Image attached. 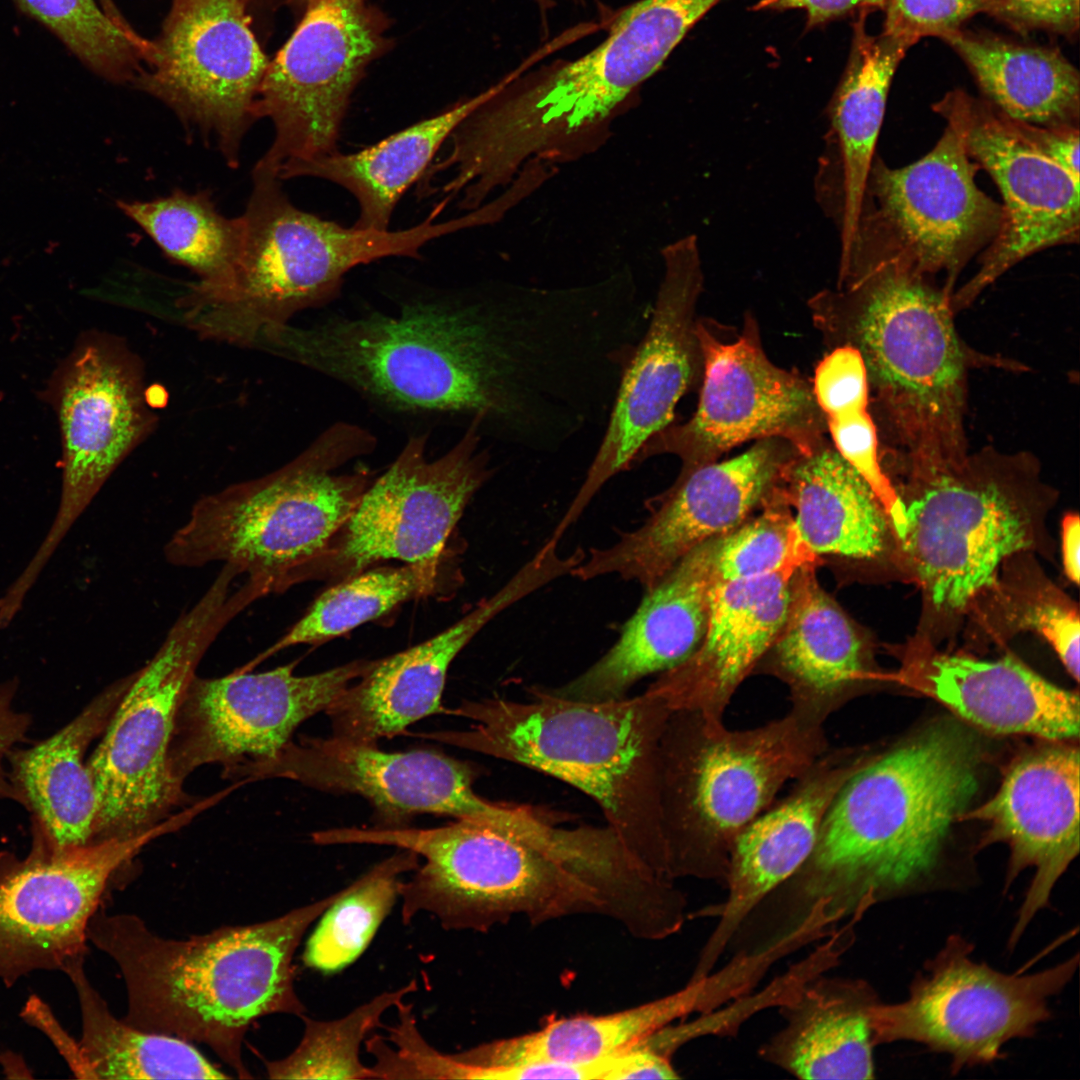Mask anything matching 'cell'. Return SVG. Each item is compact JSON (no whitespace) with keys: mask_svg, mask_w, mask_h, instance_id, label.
<instances>
[{"mask_svg":"<svg viewBox=\"0 0 1080 1080\" xmlns=\"http://www.w3.org/2000/svg\"><path fill=\"white\" fill-rule=\"evenodd\" d=\"M279 352L401 415L480 419L521 448L564 389L567 336L548 305L415 301L394 314L284 326Z\"/></svg>","mask_w":1080,"mask_h":1080,"instance_id":"obj_1","label":"cell"},{"mask_svg":"<svg viewBox=\"0 0 1080 1080\" xmlns=\"http://www.w3.org/2000/svg\"><path fill=\"white\" fill-rule=\"evenodd\" d=\"M979 760L975 742L950 725L872 756L834 797L807 860L762 901L768 926L819 939L874 904L929 890L951 825L977 790Z\"/></svg>","mask_w":1080,"mask_h":1080,"instance_id":"obj_2","label":"cell"},{"mask_svg":"<svg viewBox=\"0 0 1080 1080\" xmlns=\"http://www.w3.org/2000/svg\"><path fill=\"white\" fill-rule=\"evenodd\" d=\"M249 925L223 926L187 939L165 938L132 913L91 917L87 939L118 966L128 1024L208 1046L242 1079L250 1027L271 1014L300 1017L294 954L309 926L342 894Z\"/></svg>","mask_w":1080,"mask_h":1080,"instance_id":"obj_3","label":"cell"},{"mask_svg":"<svg viewBox=\"0 0 1080 1080\" xmlns=\"http://www.w3.org/2000/svg\"><path fill=\"white\" fill-rule=\"evenodd\" d=\"M951 295L897 256L859 251L835 289L808 307L829 348L849 345L864 361L869 393L908 466L956 463L967 454L968 348Z\"/></svg>","mask_w":1080,"mask_h":1080,"instance_id":"obj_4","label":"cell"},{"mask_svg":"<svg viewBox=\"0 0 1080 1080\" xmlns=\"http://www.w3.org/2000/svg\"><path fill=\"white\" fill-rule=\"evenodd\" d=\"M528 690V702L488 698L445 709L474 724L419 736L517 763L581 790L598 804L631 854L669 879L659 750L671 709L647 690L603 702L562 698L540 687Z\"/></svg>","mask_w":1080,"mask_h":1080,"instance_id":"obj_5","label":"cell"},{"mask_svg":"<svg viewBox=\"0 0 1080 1080\" xmlns=\"http://www.w3.org/2000/svg\"><path fill=\"white\" fill-rule=\"evenodd\" d=\"M375 445L368 430L337 423L280 469L200 497L165 544V560L222 563L269 594L301 583L371 483L367 472L336 471Z\"/></svg>","mask_w":1080,"mask_h":1080,"instance_id":"obj_6","label":"cell"},{"mask_svg":"<svg viewBox=\"0 0 1080 1080\" xmlns=\"http://www.w3.org/2000/svg\"><path fill=\"white\" fill-rule=\"evenodd\" d=\"M824 722L790 709L748 730L672 711L659 750L667 875L725 886L733 844L789 780L828 750Z\"/></svg>","mask_w":1080,"mask_h":1080,"instance_id":"obj_7","label":"cell"},{"mask_svg":"<svg viewBox=\"0 0 1080 1080\" xmlns=\"http://www.w3.org/2000/svg\"><path fill=\"white\" fill-rule=\"evenodd\" d=\"M253 181L235 263L193 283L180 301L203 336L269 341L297 312L333 299L351 269L402 253L398 231L344 227L294 206L281 180L253 173Z\"/></svg>","mask_w":1080,"mask_h":1080,"instance_id":"obj_8","label":"cell"},{"mask_svg":"<svg viewBox=\"0 0 1080 1080\" xmlns=\"http://www.w3.org/2000/svg\"><path fill=\"white\" fill-rule=\"evenodd\" d=\"M898 537L931 608L960 613L1001 563L1032 548L1049 489L1032 455L985 448L956 463L908 466Z\"/></svg>","mask_w":1080,"mask_h":1080,"instance_id":"obj_9","label":"cell"},{"mask_svg":"<svg viewBox=\"0 0 1080 1080\" xmlns=\"http://www.w3.org/2000/svg\"><path fill=\"white\" fill-rule=\"evenodd\" d=\"M223 566L200 599L178 617L150 661L130 674L103 738L87 762L96 797L93 842L144 833L185 800L170 770L178 708L196 669L224 628L259 600L256 588L235 586Z\"/></svg>","mask_w":1080,"mask_h":1080,"instance_id":"obj_10","label":"cell"},{"mask_svg":"<svg viewBox=\"0 0 1080 1080\" xmlns=\"http://www.w3.org/2000/svg\"><path fill=\"white\" fill-rule=\"evenodd\" d=\"M320 845L375 844L410 850L424 864L399 897L404 924L420 912L446 930L487 931L515 915L534 922L604 911L598 891L529 842L484 821L437 828L345 827L312 834Z\"/></svg>","mask_w":1080,"mask_h":1080,"instance_id":"obj_11","label":"cell"},{"mask_svg":"<svg viewBox=\"0 0 1080 1080\" xmlns=\"http://www.w3.org/2000/svg\"><path fill=\"white\" fill-rule=\"evenodd\" d=\"M720 1L640 0L630 5L589 53L516 88L504 87L489 108L496 136L523 161H560L579 152Z\"/></svg>","mask_w":1080,"mask_h":1080,"instance_id":"obj_12","label":"cell"},{"mask_svg":"<svg viewBox=\"0 0 1080 1080\" xmlns=\"http://www.w3.org/2000/svg\"><path fill=\"white\" fill-rule=\"evenodd\" d=\"M973 944L951 935L912 980L904 1001L872 1011L875 1046L924 1045L951 1059V1072L993 1063L1014 1039L1051 1017L1049 1002L1071 981L1079 956L1030 974H1006L972 959Z\"/></svg>","mask_w":1080,"mask_h":1080,"instance_id":"obj_13","label":"cell"},{"mask_svg":"<svg viewBox=\"0 0 1080 1080\" xmlns=\"http://www.w3.org/2000/svg\"><path fill=\"white\" fill-rule=\"evenodd\" d=\"M481 421H470L461 439L429 460L427 435L409 439L399 456L371 482L301 582L343 580L383 560L439 564L446 542L473 496L493 474L481 449Z\"/></svg>","mask_w":1080,"mask_h":1080,"instance_id":"obj_14","label":"cell"},{"mask_svg":"<svg viewBox=\"0 0 1080 1080\" xmlns=\"http://www.w3.org/2000/svg\"><path fill=\"white\" fill-rule=\"evenodd\" d=\"M979 168L949 125L926 155L907 166L891 168L875 155L851 247H880L921 275H942L952 296L964 267L1004 222L1002 204L976 184Z\"/></svg>","mask_w":1080,"mask_h":1080,"instance_id":"obj_15","label":"cell"},{"mask_svg":"<svg viewBox=\"0 0 1080 1080\" xmlns=\"http://www.w3.org/2000/svg\"><path fill=\"white\" fill-rule=\"evenodd\" d=\"M696 331L703 358L697 409L685 423L670 424L652 436L633 465L672 454L682 469H691L717 461L744 442L766 438L786 440L801 454L828 443L812 385L767 357L751 315L735 339L718 335L704 321L697 322Z\"/></svg>","mask_w":1080,"mask_h":1080,"instance_id":"obj_16","label":"cell"},{"mask_svg":"<svg viewBox=\"0 0 1080 1080\" xmlns=\"http://www.w3.org/2000/svg\"><path fill=\"white\" fill-rule=\"evenodd\" d=\"M368 0H308L297 29L268 64L255 104L274 139L253 172L282 175L337 151L354 87L382 47V25Z\"/></svg>","mask_w":1080,"mask_h":1080,"instance_id":"obj_17","label":"cell"},{"mask_svg":"<svg viewBox=\"0 0 1080 1080\" xmlns=\"http://www.w3.org/2000/svg\"><path fill=\"white\" fill-rule=\"evenodd\" d=\"M172 815L126 838L80 846L53 844L39 829L22 860L0 855V979L6 987L39 970L85 959L88 923L113 874L141 849L178 830Z\"/></svg>","mask_w":1080,"mask_h":1080,"instance_id":"obj_18","label":"cell"},{"mask_svg":"<svg viewBox=\"0 0 1080 1080\" xmlns=\"http://www.w3.org/2000/svg\"><path fill=\"white\" fill-rule=\"evenodd\" d=\"M662 258L648 327L623 370L598 451L560 519L564 526L579 519L605 483L632 467L642 446L672 423L679 400L702 379L696 307L704 274L697 237L668 244Z\"/></svg>","mask_w":1080,"mask_h":1080,"instance_id":"obj_19","label":"cell"},{"mask_svg":"<svg viewBox=\"0 0 1080 1080\" xmlns=\"http://www.w3.org/2000/svg\"><path fill=\"white\" fill-rule=\"evenodd\" d=\"M134 81L180 119L213 137L230 166L256 120L268 62L242 0H174Z\"/></svg>","mask_w":1080,"mask_h":1080,"instance_id":"obj_20","label":"cell"},{"mask_svg":"<svg viewBox=\"0 0 1080 1080\" xmlns=\"http://www.w3.org/2000/svg\"><path fill=\"white\" fill-rule=\"evenodd\" d=\"M960 136L968 155L996 183L1004 222L981 253L977 272L954 291L951 307H969L988 286L1027 257L1079 242V179L1028 145L1008 117L983 97L955 88L932 105Z\"/></svg>","mask_w":1080,"mask_h":1080,"instance_id":"obj_21","label":"cell"},{"mask_svg":"<svg viewBox=\"0 0 1080 1080\" xmlns=\"http://www.w3.org/2000/svg\"><path fill=\"white\" fill-rule=\"evenodd\" d=\"M798 453L780 438L757 440L742 454L682 469L653 499L648 518L607 547L592 548L572 572L582 581L616 575L651 589L701 543L726 535L776 493Z\"/></svg>","mask_w":1080,"mask_h":1080,"instance_id":"obj_22","label":"cell"},{"mask_svg":"<svg viewBox=\"0 0 1080 1080\" xmlns=\"http://www.w3.org/2000/svg\"><path fill=\"white\" fill-rule=\"evenodd\" d=\"M356 660L308 676L293 662L262 673L237 670L219 678L195 676L176 715L169 748L174 780L206 764L225 771L275 755L305 720L330 704L371 666Z\"/></svg>","mask_w":1080,"mask_h":1080,"instance_id":"obj_23","label":"cell"},{"mask_svg":"<svg viewBox=\"0 0 1080 1080\" xmlns=\"http://www.w3.org/2000/svg\"><path fill=\"white\" fill-rule=\"evenodd\" d=\"M53 398L63 455L56 516L35 554L9 586L25 598L70 528L151 424L140 383L110 343L78 345L57 372Z\"/></svg>","mask_w":1080,"mask_h":1080,"instance_id":"obj_24","label":"cell"},{"mask_svg":"<svg viewBox=\"0 0 1080 1080\" xmlns=\"http://www.w3.org/2000/svg\"><path fill=\"white\" fill-rule=\"evenodd\" d=\"M245 781L286 778L312 788L358 794L375 809L378 827H402L422 813L492 820L498 803L473 789L472 764L428 750L386 752L337 736L302 737L275 755L225 772Z\"/></svg>","mask_w":1080,"mask_h":1080,"instance_id":"obj_25","label":"cell"},{"mask_svg":"<svg viewBox=\"0 0 1080 1080\" xmlns=\"http://www.w3.org/2000/svg\"><path fill=\"white\" fill-rule=\"evenodd\" d=\"M1020 755L992 798L965 815L987 824L982 845L1006 843L1005 890L1025 869L1034 876L1018 910L1008 946L1050 904L1052 891L1076 858L1079 838V749L1052 741Z\"/></svg>","mask_w":1080,"mask_h":1080,"instance_id":"obj_26","label":"cell"},{"mask_svg":"<svg viewBox=\"0 0 1080 1080\" xmlns=\"http://www.w3.org/2000/svg\"><path fill=\"white\" fill-rule=\"evenodd\" d=\"M870 758L850 748L827 750L796 778L782 802L740 832L729 859L724 886L728 894L714 913L719 920L700 952L693 978L712 973L748 915L807 860L834 797Z\"/></svg>","mask_w":1080,"mask_h":1080,"instance_id":"obj_27","label":"cell"},{"mask_svg":"<svg viewBox=\"0 0 1080 1080\" xmlns=\"http://www.w3.org/2000/svg\"><path fill=\"white\" fill-rule=\"evenodd\" d=\"M542 584L538 570L524 564L496 592L444 631L372 661L360 680L325 710L334 736L376 744L423 717L445 712L441 698L452 661L491 620Z\"/></svg>","mask_w":1080,"mask_h":1080,"instance_id":"obj_28","label":"cell"},{"mask_svg":"<svg viewBox=\"0 0 1080 1080\" xmlns=\"http://www.w3.org/2000/svg\"><path fill=\"white\" fill-rule=\"evenodd\" d=\"M723 536L698 545L646 590L618 639L596 662L562 686L545 689L578 701L619 700L638 681L688 658L707 628Z\"/></svg>","mask_w":1080,"mask_h":1080,"instance_id":"obj_29","label":"cell"},{"mask_svg":"<svg viewBox=\"0 0 1080 1080\" xmlns=\"http://www.w3.org/2000/svg\"><path fill=\"white\" fill-rule=\"evenodd\" d=\"M897 680L994 733L1048 741L1079 735L1078 692L1052 684L1012 657L980 660L916 644L907 649Z\"/></svg>","mask_w":1080,"mask_h":1080,"instance_id":"obj_30","label":"cell"},{"mask_svg":"<svg viewBox=\"0 0 1080 1080\" xmlns=\"http://www.w3.org/2000/svg\"><path fill=\"white\" fill-rule=\"evenodd\" d=\"M795 572L716 585L705 634L694 652L647 689L671 711L722 723L731 698L755 671L782 627Z\"/></svg>","mask_w":1080,"mask_h":1080,"instance_id":"obj_31","label":"cell"},{"mask_svg":"<svg viewBox=\"0 0 1080 1080\" xmlns=\"http://www.w3.org/2000/svg\"><path fill=\"white\" fill-rule=\"evenodd\" d=\"M816 568L795 571L786 618L755 671L786 684L792 709L825 722L873 671L864 634L820 586Z\"/></svg>","mask_w":1080,"mask_h":1080,"instance_id":"obj_32","label":"cell"},{"mask_svg":"<svg viewBox=\"0 0 1080 1080\" xmlns=\"http://www.w3.org/2000/svg\"><path fill=\"white\" fill-rule=\"evenodd\" d=\"M859 11L852 23L847 64L828 107L829 168L832 184L824 188V204L837 223L840 251L849 249L855 237L869 171L884 119L888 94L908 42L883 32L871 34L867 18Z\"/></svg>","mask_w":1080,"mask_h":1080,"instance_id":"obj_33","label":"cell"},{"mask_svg":"<svg viewBox=\"0 0 1080 1080\" xmlns=\"http://www.w3.org/2000/svg\"><path fill=\"white\" fill-rule=\"evenodd\" d=\"M879 1002L863 979L816 975L779 1005L784 1025L759 1056L800 1079H872L871 1016Z\"/></svg>","mask_w":1080,"mask_h":1080,"instance_id":"obj_34","label":"cell"},{"mask_svg":"<svg viewBox=\"0 0 1080 1080\" xmlns=\"http://www.w3.org/2000/svg\"><path fill=\"white\" fill-rule=\"evenodd\" d=\"M130 680L114 682L72 721L46 740L10 754V781L32 810L38 828L55 845L93 842L97 797L84 755L101 735Z\"/></svg>","mask_w":1080,"mask_h":1080,"instance_id":"obj_35","label":"cell"},{"mask_svg":"<svg viewBox=\"0 0 1080 1080\" xmlns=\"http://www.w3.org/2000/svg\"><path fill=\"white\" fill-rule=\"evenodd\" d=\"M717 991L708 978L637 1007L607 1015L553 1020L540 1030L496 1040L457 1053L471 1079L487 1068L520 1063L584 1065L635 1046L676 1019L716 1007Z\"/></svg>","mask_w":1080,"mask_h":1080,"instance_id":"obj_36","label":"cell"},{"mask_svg":"<svg viewBox=\"0 0 1080 1080\" xmlns=\"http://www.w3.org/2000/svg\"><path fill=\"white\" fill-rule=\"evenodd\" d=\"M782 488L802 542L819 560H873L886 551L891 526L881 501L828 443L798 452Z\"/></svg>","mask_w":1080,"mask_h":1080,"instance_id":"obj_37","label":"cell"},{"mask_svg":"<svg viewBox=\"0 0 1080 1080\" xmlns=\"http://www.w3.org/2000/svg\"><path fill=\"white\" fill-rule=\"evenodd\" d=\"M941 40L962 59L983 98L1007 117L1079 128V73L1059 49L963 28Z\"/></svg>","mask_w":1080,"mask_h":1080,"instance_id":"obj_38","label":"cell"},{"mask_svg":"<svg viewBox=\"0 0 1080 1080\" xmlns=\"http://www.w3.org/2000/svg\"><path fill=\"white\" fill-rule=\"evenodd\" d=\"M503 85L458 103L354 153L338 150L287 169L282 180L315 177L335 183L356 199V228L387 230L393 211L407 189L424 175L455 128Z\"/></svg>","mask_w":1080,"mask_h":1080,"instance_id":"obj_39","label":"cell"},{"mask_svg":"<svg viewBox=\"0 0 1080 1080\" xmlns=\"http://www.w3.org/2000/svg\"><path fill=\"white\" fill-rule=\"evenodd\" d=\"M84 960L70 964L64 973L78 998L79 1041L94 1079L230 1078L192 1043L141 1030L115 1017L87 977Z\"/></svg>","mask_w":1080,"mask_h":1080,"instance_id":"obj_40","label":"cell"},{"mask_svg":"<svg viewBox=\"0 0 1080 1080\" xmlns=\"http://www.w3.org/2000/svg\"><path fill=\"white\" fill-rule=\"evenodd\" d=\"M439 564H405L362 571L324 591L280 639L241 669L250 671L277 652L320 644L376 619L397 605L434 592Z\"/></svg>","mask_w":1080,"mask_h":1080,"instance_id":"obj_41","label":"cell"},{"mask_svg":"<svg viewBox=\"0 0 1080 1080\" xmlns=\"http://www.w3.org/2000/svg\"><path fill=\"white\" fill-rule=\"evenodd\" d=\"M174 261L190 268L199 280L225 275L235 263L243 238V220L220 214L206 191H174L149 201L117 202Z\"/></svg>","mask_w":1080,"mask_h":1080,"instance_id":"obj_42","label":"cell"},{"mask_svg":"<svg viewBox=\"0 0 1080 1080\" xmlns=\"http://www.w3.org/2000/svg\"><path fill=\"white\" fill-rule=\"evenodd\" d=\"M418 858L402 849L343 888L306 942L302 955L305 966L334 973L354 962L395 905L400 875L415 870Z\"/></svg>","mask_w":1080,"mask_h":1080,"instance_id":"obj_43","label":"cell"},{"mask_svg":"<svg viewBox=\"0 0 1080 1080\" xmlns=\"http://www.w3.org/2000/svg\"><path fill=\"white\" fill-rule=\"evenodd\" d=\"M417 990L416 980L383 992L357 1007L346 1016L332 1021L300 1018L303 1036L288 1056L264 1060L271 1079H378L371 1067L360 1059V1047L368 1034L382 1028V1015L404 997Z\"/></svg>","mask_w":1080,"mask_h":1080,"instance_id":"obj_44","label":"cell"},{"mask_svg":"<svg viewBox=\"0 0 1080 1080\" xmlns=\"http://www.w3.org/2000/svg\"><path fill=\"white\" fill-rule=\"evenodd\" d=\"M83 63L116 82L134 80L148 48L95 0H15Z\"/></svg>","mask_w":1080,"mask_h":1080,"instance_id":"obj_45","label":"cell"},{"mask_svg":"<svg viewBox=\"0 0 1080 1080\" xmlns=\"http://www.w3.org/2000/svg\"><path fill=\"white\" fill-rule=\"evenodd\" d=\"M759 512L723 536L714 562L716 585L819 565L799 536L782 481Z\"/></svg>","mask_w":1080,"mask_h":1080,"instance_id":"obj_46","label":"cell"},{"mask_svg":"<svg viewBox=\"0 0 1080 1080\" xmlns=\"http://www.w3.org/2000/svg\"><path fill=\"white\" fill-rule=\"evenodd\" d=\"M1006 591L1005 615L1014 630L1039 634L1054 649L1074 680H1079L1080 624L1077 607L1041 580Z\"/></svg>","mask_w":1080,"mask_h":1080,"instance_id":"obj_47","label":"cell"},{"mask_svg":"<svg viewBox=\"0 0 1080 1080\" xmlns=\"http://www.w3.org/2000/svg\"><path fill=\"white\" fill-rule=\"evenodd\" d=\"M834 449L870 485L897 538L904 527L903 504L879 460L876 425L867 410L826 419Z\"/></svg>","mask_w":1080,"mask_h":1080,"instance_id":"obj_48","label":"cell"},{"mask_svg":"<svg viewBox=\"0 0 1080 1080\" xmlns=\"http://www.w3.org/2000/svg\"><path fill=\"white\" fill-rule=\"evenodd\" d=\"M987 0H887L881 32L914 46L925 37H944L962 29Z\"/></svg>","mask_w":1080,"mask_h":1080,"instance_id":"obj_49","label":"cell"},{"mask_svg":"<svg viewBox=\"0 0 1080 1080\" xmlns=\"http://www.w3.org/2000/svg\"><path fill=\"white\" fill-rule=\"evenodd\" d=\"M812 390L825 419L867 410L869 385L860 352L849 345L831 348L815 369Z\"/></svg>","mask_w":1080,"mask_h":1080,"instance_id":"obj_50","label":"cell"},{"mask_svg":"<svg viewBox=\"0 0 1080 1080\" xmlns=\"http://www.w3.org/2000/svg\"><path fill=\"white\" fill-rule=\"evenodd\" d=\"M985 13L1020 33L1044 31L1073 39L1079 0H987Z\"/></svg>","mask_w":1080,"mask_h":1080,"instance_id":"obj_51","label":"cell"},{"mask_svg":"<svg viewBox=\"0 0 1080 1080\" xmlns=\"http://www.w3.org/2000/svg\"><path fill=\"white\" fill-rule=\"evenodd\" d=\"M20 1017L50 1040L76 1078L94 1079L80 1041H76L64 1029L46 1002L36 995H31L24 1004Z\"/></svg>","mask_w":1080,"mask_h":1080,"instance_id":"obj_52","label":"cell"},{"mask_svg":"<svg viewBox=\"0 0 1080 1080\" xmlns=\"http://www.w3.org/2000/svg\"><path fill=\"white\" fill-rule=\"evenodd\" d=\"M1010 126L1028 145L1079 179V128H1050L1008 117Z\"/></svg>","mask_w":1080,"mask_h":1080,"instance_id":"obj_53","label":"cell"},{"mask_svg":"<svg viewBox=\"0 0 1080 1080\" xmlns=\"http://www.w3.org/2000/svg\"><path fill=\"white\" fill-rule=\"evenodd\" d=\"M887 0H759L754 10L784 11L802 10L806 24L810 27L824 25L830 21L856 15L861 10L874 12L883 10Z\"/></svg>","mask_w":1080,"mask_h":1080,"instance_id":"obj_54","label":"cell"},{"mask_svg":"<svg viewBox=\"0 0 1080 1080\" xmlns=\"http://www.w3.org/2000/svg\"><path fill=\"white\" fill-rule=\"evenodd\" d=\"M16 682L11 681L0 686V797L16 798L17 793L10 776L4 770V761L10 755L13 745L21 740L27 729L28 720L17 713L11 706Z\"/></svg>","mask_w":1080,"mask_h":1080,"instance_id":"obj_55","label":"cell"},{"mask_svg":"<svg viewBox=\"0 0 1080 1080\" xmlns=\"http://www.w3.org/2000/svg\"><path fill=\"white\" fill-rule=\"evenodd\" d=\"M1077 514L1069 513L1062 521L1061 552L1066 576L1074 584L1080 577V524Z\"/></svg>","mask_w":1080,"mask_h":1080,"instance_id":"obj_56","label":"cell"}]
</instances>
